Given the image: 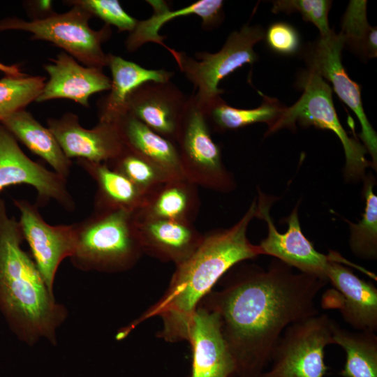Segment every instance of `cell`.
Listing matches in <instances>:
<instances>
[{
	"label": "cell",
	"instance_id": "20",
	"mask_svg": "<svg viewBox=\"0 0 377 377\" xmlns=\"http://www.w3.org/2000/svg\"><path fill=\"white\" fill-rule=\"evenodd\" d=\"M147 2L153 8V14L147 20H138L135 27L130 32L125 41L129 52H134L144 44L151 42L163 46L170 52L172 48L164 43L165 37L159 35L158 31L172 18L198 15L202 20V27L205 30L216 28L223 18V1L221 0H199L177 10H170L164 1L149 0Z\"/></svg>",
	"mask_w": 377,
	"mask_h": 377
},
{
	"label": "cell",
	"instance_id": "11",
	"mask_svg": "<svg viewBox=\"0 0 377 377\" xmlns=\"http://www.w3.org/2000/svg\"><path fill=\"white\" fill-rule=\"evenodd\" d=\"M66 182V179L29 158L0 124V193L9 186L27 184L36 191L38 207L54 200L73 212L75 202Z\"/></svg>",
	"mask_w": 377,
	"mask_h": 377
},
{
	"label": "cell",
	"instance_id": "5",
	"mask_svg": "<svg viewBox=\"0 0 377 377\" xmlns=\"http://www.w3.org/2000/svg\"><path fill=\"white\" fill-rule=\"evenodd\" d=\"M298 86L303 89L300 99L292 106L284 108L276 121L268 128L272 134L281 128L295 129V124L313 126L332 131L340 140L345 153L344 176L348 181L357 182L366 176V169L372 166L365 155L367 151L356 138L350 137L337 114L332 91L316 72L309 70L299 77Z\"/></svg>",
	"mask_w": 377,
	"mask_h": 377
},
{
	"label": "cell",
	"instance_id": "29",
	"mask_svg": "<svg viewBox=\"0 0 377 377\" xmlns=\"http://www.w3.org/2000/svg\"><path fill=\"white\" fill-rule=\"evenodd\" d=\"M365 0L350 1L341 22L339 34L347 46L363 59L377 56V29L371 27L367 17Z\"/></svg>",
	"mask_w": 377,
	"mask_h": 377
},
{
	"label": "cell",
	"instance_id": "33",
	"mask_svg": "<svg viewBox=\"0 0 377 377\" xmlns=\"http://www.w3.org/2000/svg\"><path fill=\"white\" fill-rule=\"evenodd\" d=\"M103 20L106 24L116 27L119 31L131 32L138 20L128 15L117 0H73L67 1Z\"/></svg>",
	"mask_w": 377,
	"mask_h": 377
},
{
	"label": "cell",
	"instance_id": "30",
	"mask_svg": "<svg viewBox=\"0 0 377 377\" xmlns=\"http://www.w3.org/2000/svg\"><path fill=\"white\" fill-rule=\"evenodd\" d=\"M106 163L111 169L125 176L147 195L160 185L172 179L126 146L117 157Z\"/></svg>",
	"mask_w": 377,
	"mask_h": 377
},
{
	"label": "cell",
	"instance_id": "3",
	"mask_svg": "<svg viewBox=\"0 0 377 377\" xmlns=\"http://www.w3.org/2000/svg\"><path fill=\"white\" fill-rule=\"evenodd\" d=\"M24 241L19 221L0 198V311L20 340L29 346L41 339L56 344L68 311L22 249Z\"/></svg>",
	"mask_w": 377,
	"mask_h": 377
},
{
	"label": "cell",
	"instance_id": "17",
	"mask_svg": "<svg viewBox=\"0 0 377 377\" xmlns=\"http://www.w3.org/2000/svg\"><path fill=\"white\" fill-rule=\"evenodd\" d=\"M186 341L192 350L189 377H235L234 362L214 311L198 305L190 323Z\"/></svg>",
	"mask_w": 377,
	"mask_h": 377
},
{
	"label": "cell",
	"instance_id": "21",
	"mask_svg": "<svg viewBox=\"0 0 377 377\" xmlns=\"http://www.w3.org/2000/svg\"><path fill=\"white\" fill-rule=\"evenodd\" d=\"M108 66L112 73L109 94L99 102L98 121L117 122L126 114V101L131 93L148 82L170 81L174 72L165 69H147L112 54Z\"/></svg>",
	"mask_w": 377,
	"mask_h": 377
},
{
	"label": "cell",
	"instance_id": "24",
	"mask_svg": "<svg viewBox=\"0 0 377 377\" xmlns=\"http://www.w3.org/2000/svg\"><path fill=\"white\" fill-rule=\"evenodd\" d=\"M0 124L17 141L48 163L54 172L67 179L72 161L65 155L51 131L41 125L29 112L25 109L15 112Z\"/></svg>",
	"mask_w": 377,
	"mask_h": 377
},
{
	"label": "cell",
	"instance_id": "26",
	"mask_svg": "<svg viewBox=\"0 0 377 377\" xmlns=\"http://www.w3.org/2000/svg\"><path fill=\"white\" fill-rule=\"evenodd\" d=\"M333 344L341 347L346 362L343 377H377V335L369 331H349L332 324Z\"/></svg>",
	"mask_w": 377,
	"mask_h": 377
},
{
	"label": "cell",
	"instance_id": "25",
	"mask_svg": "<svg viewBox=\"0 0 377 377\" xmlns=\"http://www.w3.org/2000/svg\"><path fill=\"white\" fill-rule=\"evenodd\" d=\"M77 163L97 186L94 209H123L135 212L145 204L147 194L106 163L77 159Z\"/></svg>",
	"mask_w": 377,
	"mask_h": 377
},
{
	"label": "cell",
	"instance_id": "2",
	"mask_svg": "<svg viewBox=\"0 0 377 377\" xmlns=\"http://www.w3.org/2000/svg\"><path fill=\"white\" fill-rule=\"evenodd\" d=\"M256 199L242 218L228 228L218 229L203 236L195 252L176 266L169 286L154 304L138 318L120 328L116 339L122 340L140 323L161 317L162 329L157 336L167 342L186 341L196 309L214 286L233 267L262 254L258 245L247 237L249 226L256 217Z\"/></svg>",
	"mask_w": 377,
	"mask_h": 377
},
{
	"label": "cell",
	"instance_id": "27",
	"mask_svg": "<svg viewBox=\"0 0 377 377\" xmlns=\"http://www.w3.org/2000/svg\"><path fill=\"white\" fill-rule=\"evenodd\" d=\"M263 96L261 105L253 109L232 107L220 96L202 108L208 124L218 131L237 129L264 122L270 128L279 119L285 106L275 98Z\"/></svg>",
	"mask_w": 377,
	"mask_h": 377
},
{
	"label": "cell",
	"instance_id": "4",
	"mask_svg": "<svg viewBox=\"0 0 377 377\" xmlns=\"http://www.w3.org/2000/svg\"><path fill=\"white\" fill-rule=\"evenodd\" d=\"M74 225L75 246L70 260L78 269L121 272L133 267L143 254L134 212L94 209Z\"/></svg>",
	"mask_w": 377,
	"mask_h": 377
},
{
	"label": "cell",
	"instance_id": "12",
	"mask_svg": "<svg viewBox=\"0 0 377 377\" xmlns=\"http://www.w3.org/2000/svg\"><path fill=\"white\" fill-rule=\"evenodd\" d=\"M343 41L334 31L309 46L304 57L309 70L330 81L339 98L355 114L361 125L360 137L372 158V167L377 165V135L364 112L360 85L346 73L341 62Z\"/></svg>",
	"mask_w": 377,
	"mask_h": 377
},
{
	"label": "cell",
	"instance_id": "32",
	"mask_svg": "<svg viewBox=\"0 0 377 377\" xmlns=\"http://www.w3.org/2000/svg\"><path fill=\"white\" fill-rule=\"evenodd\" d=\"M272 11L287 14L298 12L304 20L313 23L319 30L320 37L330 35L333 30L328 23V13L332 5L327 0H277L272 2Z\"/></svg>",
	"mask_w": 377,
	"mask_h": 377
},
{
	"label": "cell",
	"instance_id": "10",
	"mask_svg": "<svg viewBox=\"0 0 377 377\" xmlns=\"http://www.w3.org/2000/svg\"><path fill=\"white\" fill-rule=\"evenodd\" d=\"M258 190L256 217L263 219L267 226V237L258 245L262 254L273 256L300 272L327 280L328 265L337 253L330 251L325 255L318 252L304 236L299 221L298 205L286 219L287 231L279 232L269 214L273 199L269 198L259 188Z\"/></svg>",
	"mask_w": 377,
	"mask_h": 377
},
{
	"label": "cell",
	"instance_id": "22",
	"mask_svg": "<svg viewBox=\"0 0 377 377\" xmlns=\"http://www.w3.org/2000/svg\"><path fill=\"white\" fill-rule=\"evenodd\" d=\"M198 186L186 179H172L148 194L137 217L193 223L200 206Z\"/></svg>",
	"mask_w": 377,
	"mask_h": 377
},
{
	"label": "cell",
	"instance_id": "1",
	"mask_svg": "<svg viewBox=\"0 0 377 377\" xmlns=\"http://www.w3.org/2000/svg\"><path fill=\"white\" fill-rule=\"evenodd\" d=\"M228 273L200 304L219 318L235 377H260L285 329L320 313L316 299L328 281L276 258L267 269L237 264Z\"/></svg>",
	"mask_w": 377,
	"mask_h": 377
},
{
	"label": "cell",
	"instance_id": "18",
	"mask_svg": "<svg viewBox=\"0 0 377 377\" xmlns=\"http://www.w3.org/2000/svg\"><path fill=\"white\" fill-rule=\"evenodd\" d=\"M50 61L44 66L50 78L36 99L37 103L65 98L89 107L92 94L110 89L111 79L102 68L83 66L65 52Z\"/></svg>",
	"mask_w": 377,
	"mask_h": 377
},
{
	"label": "cell",
	"instance_id": "8",
	"mask_svg": "<svg viewBox=\"0 0 377 377\" xmlns=\"http://www.w3.org/2000/svg\"><path fill=\"white\" fill-rule=\"evenodd\" d=\"M175 145L185 179L205 188L227 193L236 188L220 148L212 138L204 110L193 94L188 97Z\"/></svg>",
	"mask_w": 377,
	"mask_h": 377
},
{
	"label": "cell",
	"instance_id": "9",
	"mask_svg": "<svg viewBox=\"0 0 377 377\" xmlns=\"http://www.w3.org/2000/svg\"><path fill=\"white\" fill-rule=\"evenodd\" d=\"M334 320L316 314L292 323L283 332L260 377H325V348L333 344Z\"/></svg>",
	"mask_w": 377,
	"mask_h": 377
},
{
	"label": "cell",
	"instance_id": "28",
	"mask_svg": "<svg viewBox=\"0 0 377 377\" xmlns=\"http://www.w3.org/2000/svg\"><path fill=\"white\" fill-rule=\"evenodd\" d=\"M363 195L365 208L362 219L349 224V246L357 257L374 260L377 258V197L374 192L375 181L372 175L364 177Z\"/></svg>",
	"mask_w": 377,
	"mask_h": 377
},
{
	"label": "cell",
	"instance_id": "15",
	"mask_svg": "<svg viewBox=\"0 0 377 377\" xmlns=\"http://www.w3.org/2000/svg\"><path fill=\"white\" fill-rule=\"evenodd\" d=\"M47 128L65 155L96 163H108L125 147L117 122L98 121L92 128H83L72 112L47 120Z\"/></svg>",
	"mask_w": 377,
	"mask_h": 377
},
{
	"label": "cell",
	"instance_id": "35",
	"mask_svg": "<svg viewBox=\"0 0 377 377\" xmlns=\"http://www.w3.org/2000/svg\"><path fill=\"white\" fill-rule=\"evenodd\" d=\"M0 71L8 77H23L29 75L22 71L18 64L7 65L0 62Z\"/></svg>",
	"mask_w": 377,
	"mask_h": 377
},
{
	"label": "cell",
	"instance_id": "16",
	"mask_svg": "<svg viewBox=\"0 0 377 377\" xmlns=\"http://www.w3.org/2000/svg\"><path fill=\"white\" fill-rule=\"evenodd\" d=\"M187 100L171 81L148 82L131 93L126 112L175 144Z\"/></svg>",
	"mask_w": 377,
	"mask_h": 377
},
{
	"label": "cell",
	"instance_id": "31",
	"mask_svg": "<svg viewBox=\"0 0 377 377\" xmlns=\"http://www.w3.org/2000/svg\"><path fill=\"white\" fill-rule=\"evenodd\" d=\"M45 77L27 75L0 79V121L35 101L45 84Z\"/></svg>",
	"mask_w": 377,
	"mask_h": 377
},
{
	"label": "cell",
	"instance_id": "13",
	"mask_svg": "<svg viewBox=\"0 0 377 377\" xmlns=\"http://www.w3.org/2000/svg\"><path fill=\"white\" fill-rule=\"evenodd\" d=\"M20 212L19 223L24 239L43 280L53 292L54 279L61 262L72 256L75 246V225L47 223L37 204L25 199H13Z\"/></svg>",
	"mask_w": 377,
	"mask_h": 377
},
{
	"label": "cell",
	"instance_id": "6",
	"mask_svg": "<svg viewBox=\"0 0 377 377\" xmlns=\"http://www.w3.org/2000/svg\"><path fill=\"white\" fill-rule=\"evenodd\" d=\"M93 16L82 8L73 6L64 13L25 21L18 17L0 20V32L17 30L31 34V39L46 40L62 48L66 53L85 66L103 68L108 66V54L102 44L111 36V29L105 24L100 30L90 28Z\"/></svg>",
	"mask_w": 377,
	"mask_h": 377
},
{
	"label": "cell",
	"instance_id": "14",
	"mask_svg": "<svg viewBox=\"0 0 377 377\" xmlns=\"http://www.w3.org/2000/svg\"><path fill=\"white\" fill-rule=\"evenodd\" d=\"M339 254L327 267L326 278L333 286L323 297V307L336 308L343 320L357 331H377V288L339 262Z\"/></svg>",
	"mask_w": 377,
	"mask_h": 377
},
{
	"label": "cell",
	"instance_id": "19",
	"mask_svg": "<svg viewBox=\"0 0 377 377\" xmlns=\"http://www.w3.org/2000/svg\"><path fill=\"white\" fill-rule=\"evenodd\" d=\"M135 219L143 253L175 266L186 261L203 239L193 223L135 215Z\"/></svg>",
	"mask_w": 377,
	"mask_h": 377
},
{
	"label": "cell",
	"instance_id": "7",
	"mask_svg": "<svg viewBox=\"0 0 377 377\" xmlns=\"http://www.w3.org/2000/svg\"><path fill=\"white\" fill-rule=\"evenodd\" d=\"M265 31L258 26L244 25L232 31L222 48L216 53L200 52L195 59L174 49L170 52L184 76L193 84L198 104L204 108L221 96L223 90L219 82L246 64L258 59L254 45L265 38Z\"/></svg>",
	"mask_w": 377,
	"mask_h": 377
},
{
	"label": "cell",
	"instance_id": "23",
	"mask_svg": "<svg viewBox=\"0 0 377 377\" xmlns=\"http://www.w3.org/2000/svg\"><path fill=\"white\" fill-rule=\"evenodd\" d=\"M125 146L172 179H185L176 145L126 113L117 121Z\"/></svg>",
	"mask_w": 377,
	"mask_h": 377
},
{
	"label": "cell",
	"instance_id": "34",
	"mask_svg": "<svg viewBox=\"0 0 377 377\" xmlns=\"http://www.w3.org/2000/svg\"><path fill=\"white\" fill-rule=\"evenodd\" d=\"M264 38L272 51L281 54H293L300 48V41L297 31L286 22L271 24L265 33Z\"/></svg>",
	"mask_w": 377,
	"mask_h": 377
}]
</instances>
